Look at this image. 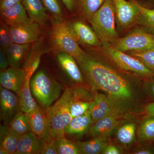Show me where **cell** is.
Here are the masks:
<instances>
[{"instance_id":"6da1fadb","label":"cell","mask_w":154,"mask_h":154,"mask_svg":"<svg viewBox=\"0 0 154 154\" xmlns=\"http://www.w3.org/2000/svg\"><path fill=\"white\" fill-rule=\"evenodd\" d=\"M78 63L93 91H103L122 102L132 97L128 80L105 63L87 54Z\"/></svg>"},{"instance_id":"7a4b0ae2","label":"cell","mask_w":154,"mask_h":154,"mask_svg":"<svg viewBox=\"0 0 154 154\" xmlns=\"http://www.w3.org/2000/svg\"><path fill=\"white\" fill-rule=\"evenodd\" d=\"M113 0H106L88 21L102 45H113L119 38Z\"/></svg>"},{"instance_id":"3957f363","label":"cell","mask_w":154,"mask_h":154,"mask_svg":"<svg viewBox=\"0 0 154 154\" xmlns=\"http://www.w3.org/2000/svg\"><path fill=\"white\" fill-rule=\"evenodd\" d=\"M30 88L39 106L47 109L61 96L63 87L45 71H38L30 81Z\"/></svg>"},{"instance_id":"277c9868","label":"cell","mask_w":154,"mask_h":154,"mask_svg":"<svg viewBox=\"0 0 154 154\" xmlns=\"http://www.w3.org/2000/svg\"><path fill=\"white\" fill-rule=\"evenodd\" d=\"M51 38L53 45L58 52L68 54L75 59L77 63L82 60L87 54L80 47L69 22L64 19H54Z\"/></svg>"},{"instance_id":"5b68a950","label":"cell","mask_w":154,"mask_h":154,"mask_svg":"<svg viewBox=\"0 0 154 154\" xmlns=\"http://www.w3.org/2000/svg\"><path fill=\"white\" fill-rule=\"evenodd\" d=\"M72 88H67L63 94L51 106L47 109L54 138L66 137L64 129L73 117L70 112Z\"/></svg>"},{"instance_id":"8992f818","label":"cell","mask_w":154,"mask_h":154,"mask_svg":"<svg viewBox=\"0 0 154 154\" xmlns=\"http://www.w3.org/2000/svg\"><path fill=\"white\" fill-rule=\"evenodd\" d=\"M102 49L105 55L122 69L148 79L154 78V72L136 57L116 49L112 45H102Z\"/></svg>"},{"instance_id":"52a82bcc","label":"cell","mask_w":154,"mask_h":154,"mask_svg":"<svg viewBox=\"0 0 154 154\" xmlns=\"http://www.w3.org/2000/svg\"><path fill=\"white\" fill-rule=\"evenodd\" d=\"M112 46L124 52L148 50L154 48V34L144 28H136L119 38Z\"/></svg>"},{"instance_id":"ba28073f","label":"cell","mask_w":154,"mask_h":154,"mask_svg":"<svg viewBox=\"0 0 154 154\" xmlns=\"http://www.w3.org/2000/svg\"><path fill=\"white\" fill-rule=\"evenodd\" d=\"M124 102L109 95L95 92L94 102L90 110L94 123L108 116L119 118L125 112Z\"/></svg>"},{"instance_id":"9c48e42d","label":"cell","mask_w":154,"mask_h":154,"mask_svg":"<svg viewBox=\"0 0 154 154\" xmlns=\"http://www.w3.org/2000/svg\"><path fill=\"white\" fill-rule=\"evenodd\" d=\"M116 19L119 26L123 29H128L137 23L139 11L132 1L113 0Z\"/></svg>"},{"instance_id":"30bf717a","label":"cell","mask_w":154,"mask_h":154,"mask_svg":"<svg viewBox=\"0 0 154 154\" xmlns=\"http://www.w3.org/2000/svg\"><path fill=\"white\" fill-rule=\"evenodd\" d=\"M10 32L14 43L20 44H31L40 38V25L30 22L10 27Z\"/></svg>"},{"instance_id":"8fae6325","label":"cell","mask_w":154,"mask_h":154,"mask_svg":"<svg viewBox=\"0 0 154 154\" xmlns=\"http://www.w3.org/2000/svg\"><path fill=\"white\" fill-rule=\"evenodd\" d=\"M1 119L8 126L12 119L21 111L18 96L13 91L1 87Z\"/></svg>"},{"instance_id":"7c38bea8","label":"cell","mask_w":154,"mask_h":154,"mask_svg":"<svg viewBox=\"0 0 154 154\" xmlns=\"http://www.w3.org/2000/svg\"><path fill=\"white\" fill-rule=\"evenodd\" d=\"M28 115L31 132L39 140L48 139L52 137L46 109L38 106L37 109Z\"/></svg>"},{"instance_id":"4fadbf2b","label":"cell","mask_w":154,"mask_h":154,"mask_svg":"<svg viewBox=\"0 0 154 154\" xmlns=\"http://www.w3.org/2000/svg\"><path fill=\"white\" fill-rule=\"evenodd\" d=\"M94 94L81 87L72 88L70 112L72 117L90 111L94 102Z\"/></svg>"},{"instance_id":"5bb4252c","label":"cell","mask_w":154,"mask_h":154,"mask_svg":"<svg viewBox=\"0 0 154 154\" xmlns=\"http://www.w3.org/2000/svg\"><path fill=\"white\" fill-rule=\"evenodd\" d=\"M79 44L90 47H99L102 43L94 29L80 20L69 22Z\"/></svg>"},{"instance_id":"9a60e30c","label":"cell","mask_w":154,"mask_h":154,"mask_svg":"<svg viewBox=\"0 0 154 154\" xmlns=\"http://www.w3.org/2000/svg\"><path fill=\"white\" fill-rule=\"evenodd\" d=\"M41 39L33 43L22 68L25 72V80L30 81L39 66L42 56L46 53Z\"/></svg>"},{"instance_id":"2e32d148","label":"cell","mask_w":154,"mask_h":154,"mask_svg":"<svg viewBox=\"0 0 154 154\" xmlns=\"http://www.w3.org/2000/svg\"><path fill=\"white\" fill-rule=\"evenodd\" d=\"M56 58L60 68L72 82L79 85L84 83V75L73 57L66 53L58 52Z\"/></svg>"},{"instance_id":"e0dca14e","label":"cell","mask_w":154,"mask_h":154,"mask_svg":"<svg viewBox=\"0 0 154 154\" xmlns=\"http://www.w3.org/2000/svg\"><path fill=\"white\" fill-rule=\"evenodd\" d=\"M25 77V72L22 68L11 67L1 70V87L13 91L18 95L23 85Z\"/></svg>"},{"instance_id":"ac0fdd59","label":"cell","mask_w":154,"mask_h":154,"mask_svg":"<svg viewBox=\"0 0 154 154\" xmlns=\"http://www.w3.org/2000/svg\"><path fill=\"white\" fill-rule=\"evenodd\" d=\"M93 123L90 111L82 115L73 117L65 128V135L69 136H81L89 132Z\"/></svg>"},{"instance_id":"d6986e66","label":"cell","mask_w":154,"mask_h":154,"mask_svg":"<svg viewBox=\"0 0 154 154\" xmlns=\"http://www.w3.org/2000/svg\"><path fill=\"white\" fill-rule=\"evenodd\" d=\"M2 21L9 27L30 21L26 10L22 3H19L1 12Z\"/></svg>"},{"instance_id":"ffe728a7","label":"cell","mask_w":154,"mask_h":154,"mask_svg":"<svg viewBox=\"0 0 154 154\" xmlns=\"http://www.w3.org/2000/svg\"><path fill=\"white\" fill-rule=\"evenodd\" d=\"M31 44L13 43L6 50L9 64L12 67L22 68L31 47Z\"/></svg>"},{"instance_id":"44dd1931","label":"cell","mask_w":154,"mask_h":154,"mask_svg":"<svg viewBox=\"0 0 154 154\" xmlns=\"http://www.w3.org/2000/svg\"><path fill=\"white\" fill-rule=\"evenodd\" d=\"M30 21L43 25L48 19L47 11L41 0H22Z\"/></svg>"},{"instance_id":"7402d4cb","label":"cell","mask_w":154,"mask_h":154,"mask_svg":"<svg viewBox=\"0 0 154 154\" xmlns=\"http://www.w3.org/2000/svg\"><path fill=\"white\" fill-rule=\"evenodd\" d=\"M118 117L108 116L93 123L89 133L93 138L108 136L117 127L119 123Z\"/></svg>"},{"instance_id":"603a6c76","label":"cell","mask_w":154,"mask_h":154,"mask_svg":"<svg viewBox=\"0 0 154 154\" xmlns=\"http://www.w3.org/2000/svg\"><path fill=\"white\" fill-rule=\"evenodd\" d=\"M40 140L30 131L19 137L15 154H38Z\"/></svg>"},{"instance_id":"cb8c5ba5","label":"cell","mask_w":154,"mask_h":154,"mask_svg":"<svg viewBox=\"0 0 154 154\" xmlns=\"http://www.w3.org/2000/svg\"><path fill=\"white\" fill-rule=\"evenodd\" d=\"M17 96L19 98L21 111L27 114L33 112L39 106L31 93L30 81H24L23 85Z\"/></svg>"},{"instance_id":"d4e9b609","label":"cell","mask_w":154,"mask_h":154,"mask_svg":"<svg viewBox=\"0 0 154 154\" xmlns=\"http://www.w3.org/2000/svg\"><path fill=\"white\" fill-rule=\"evenodd\" d=\"M108 136L98 137L86 141L77 142L82 154L102 153L108 144Z\"/></svg>"},{"instance_id":"484cf974","label":"cell","mask_w":154,"mask_h":154,"mask_svg":"<svg viewBox=\"0 0 154 154\" xmlns=\"http://www.w3.org/2000/svg\"><path fill=\"white\" fill-rule=\"evenodd\" d=\"M9 130L20 137L30 131L28 114L21 111L15 116L8 125Z\"/></svg>"},{"instance_id":"4316f807","label":"cell","mask_w":154,"mask_h":154,"mask_svg":"<svg viewBox=\"0 0 154 154\" xmlns=\"http://www.w3.org/2000/svg\"><path fill=\"white\" fill-rule=\"evenodd\" d=\"M19 137L11 132L8 126H0V148L3 149L8 154H15Z\"/></svg>"},{"instance_id":"83f0119b","label":"cell","mask_w":154,"mask_h":154,"mask_svg":"<svg viewBox=\"0 0 154 154\" xmlns=\"http://www.w3.org/2000/svg\"><path fill=\"white\" fill-rule=\"evenodd\" d=\"M134 3L139 11V17L137 23L143 28L154 34V8H146L136 0H130Z\"/></svg>"},{"instance_id":"f1b7e54d","label":"cell","mask_w":154,"mask_h":154,"mask_svg":"<svg viewBox=\"0 0 154 154\" xmlns=\"http://www.w3.org/2000/svg\"><path fill=\"white\" fill-rule=\"evenodd\" d=\"M139 134L143 141H154V116L147 115L144 119L141 124Z\"/></svg>"},{"instance_id":"f546056e","label":"cell","mask_w":154,"mask_h":154,"mask_svg":"<svg viewBox=\"0 0 154 154\" xmlns=\"http://www.w3.org/2000/svg\"><path fill=\"white\" fill-rule=\"evenodd\" d=\"M55 144L58 154H82L77 143L71 141L66 137L55 139Z\"/></svg>"},{"instance_id":"4dcf8cb0","label":"cell","mask_w":154,"mask_h":154,"mask_svg":"<svg viewBox=\"0 0 154 154\" xmlns=\"http://www.w3.org/2000/svg\"><path fill=\"white\" fill-rule=\"evenodd\" d=\"M136 127L133 123L124 125L119 129L116 134L117 139L121 143L129 144L134 140Z\"/></svg>"},{"instance_id":"1f68e13d","label":"cell","mask_w":154,"mask_h":154,"mask_svg":"<svg viewBox=\"0 0 154 154\" xmlns=\"http://www.w3.org/2000/svg\"><path fill=\"white\" fill-rule=\"evenodd\" d=\"M46 11L56 20L63 19L64 14L61 0H41Z\"/></svg>"},{"instance_id":"d6a6232c","label":"cell","mask_w":154,"mask_h":154,"mask_svg":"<svg viewBox=\"0 0 154 154\" xmlns=\"http://www.w3.org/2000/svg\"><path fill=\"white\" fill-rule=\"evenodd\" d=\"M106 0H80L84 16L88 20L98 11Z\"/></svg>"},{"instance_id":"836d02e7","label":"cell","mask_w":154,"mask_h":154,"mask_svg":"<svg viewBox=\"0 0 154 154\" xmlns=\"http://www.w3.org/2000/svg\"><path fill=\"white\" fill-rule=\"evenodd\" d=\"M130 54L154 72V48L144 51H131Z\"/></svg>"},{"instance_id":"e575fe53","label":"cell","mask_w":154,"mask_h":154,"mask_svg":"<svg viewBox=\"0 0 154 154\" xmlns=\"http://www.w3.org/2000/svg\"><path fill=\"white\" fill-rule=\"evenodd\" d=\"M14 43L11 37L10 27L2 21L0 25V45L1 48L6 50Z\"/></svg>"},{"instance_id":"d590c367","label":"cell","mask_w":154,"mask_h":154,"mask_svg":"<svg viewBox=\"0 0 154 154\" xmlns=\"http://www.w3.org/2000/svg\"><path fill=\"white\" fill-rule=\"evenodd\" d=\"M38 154H58L55 144V139L51 137L48 139L40 140Z\"/></svg>"},{"instance_id":"8d00e7d4","label":"cell","mask_w":154,"mask_h":154,"mask_svg":"<svg viewBox=\"0 0 154 154\" xmlns=\"http://www.w3.org/2000/svg\"><path fill=\"white\" fill-rule=\"evenodd\" d=\"M22 0H0V11L9 8L22 2Z\"/></svg>"},{"instance_id":"74e56055","label":"cell","mask_w":154,"mask_h":154,"mask_svg":"<svg viewBox=\"0 0 154 154\" xmlns=\"http://www.w3.org/2000/svg\"><path fill=\"white\" fill-rule=\"evenodd\" d=\"M9 65L6 51L1 48L0 49V69L1 70L5 69Z\"/></svg>"},{"instance_id":"f35d334b","label":"cell","mask_w":154,"mask_h":154,"mask_svg":"<svg viewBox=\"0 0 154 154\" xmlns=\"http://www.w3.org/2000/svg\"><path fill=\"white\" fill-rule=\"evenodd\" d=\"M145 90L149 97L154 100V77L149 79L148 81L146 83Z\"/></svg>"},{"instance_id":"ab89813d","label":"cell","mask_w":154,"mask_h":154,"mask_svg":"<svg viewBox=\"0 0 154 154\" xmlns=\"http://www.w3.org/2000/svg\"><path fill=\"white\" fill-rule=\"evenodd\" d=\"M64 5L65 7L70 12L75 11L78 3V0H61Z\"/></svg>"},{"instance_id":"60d3db41","label":"cell","mask_w":154,"mask_h":154,"mask_svg":"<svg viewBox=\"0 0 154 154\" xmlns=\"http://www.w3.org/2000/svg\"><path fill=\"white\" fill-rule=\"evenodd\" d=\"M102 154H120V152L115 146L108 144L104 149Z\"/></svg>"},{"instance_id":"b9f144b4","label":"cell","mask_w":154,"mask_h":154,"mask_svg":"<svg viewBox=\"0 0 154 154\" xmlns=\"http://www.w3.org/2000/svg\"><path fill=\"white\" fill-rule=\"evenodd\" d=\"M144 111L147 115L154 116V102H150L146 105Z\"/></svg>"}]
</instances>
